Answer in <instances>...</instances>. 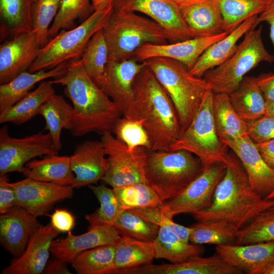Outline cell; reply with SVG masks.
<instances>
[{
  "label": "cell",
  "instance_id": "obj_41",
  "mask_svg": "<svg viewBox=\"0 0 274 274\" xmlns=\"http://www.w3.org/2000/svg\"><path fill=\"white\" fill-rule=\"evenodd\" d=\"M126 210L159 207L163 204L156 192L146 183H135L113 188Z\"/></svg>",
  "mask_w": 274,
  "mask_h": 274
},
{
  "label": "cell",
  "instance_id": "obj_50",
  "mask_svg": "<svg viewBox=\"0 0 274 274\" xmlns=\"http://www.w3.org/2000/svg\"><path fill=\"white\" fill-rule=\"evenodd\" d=\"M256 78L266 101H274V74H262Z\"/></svg>",
  "mask_w": 274,
  "mask_h": 274
},
{
  "label": "cell",
  "instance_id": "obj_49",
  "mask_svg": "<svg viewBox=\"0 0 274 274\" xmlns=\"http://www.w3.org/2000/svg\"><path fill=\"white\" fill-rule=\"evenodd\" d=\"M50 223L59 232L68 233L75 225V218L65 209H56L51 216Z\"/></svg>",
  "mask_w": 274,
  "mask_h": 274
},
{
  "label": "cell",
  "instance_id": "obj_12",
  "mask_svg": "<svg viewBox=\"0 0 274 274\" xmlns=\"http://www.w3.org/2000/svg\"><path fill=\"white\" fill-rule=\"evenodd\" d=\"M226 169V165L222 163L205 167L201 174L184 190L158 207L160 211L167 217L173 218L180 214H193L208 208Z\"/></svg>",
  "mask_w": 274,
  "mask_h": 274
},
{
  "label": "cell",
  "instance_id": "obj_28",
  "mask_svg": "<svg viewBox=\"0 0 274 274\" xmlns=\"http://www.w3.org/2000/svg\"><path fill=\"white\" fill-rule=\"evenodd\" d=\"M22 174L25 178L60 185H71L75 178L70 156L58 154L30 160L26 163Z\"/></svg>",
  "mask_w": 274,
  "mask_h": 274
},
{
  "label": "cell",
  "instance_id": "obj_40",
  "mask_svg": "<svg viewBox=\"0 0 274 274\" xmlns=\"http://www.w3.org/2000/svg\"><path fill=\"white\" fill-rule=\"evenodd\" d=\"M94 11L90 0H61L59 11L49 30V39L54 37L61 29L75 27L76 20L83 22Z\"/></svg>",
  "mask_w": 274,
  "mask_h": 274
},
{
  "label": "cell",
  "instance_id": "obj_22",
  "mask_svg": "<svg viewBox=\"0 0 274 274\" xmlns=\"http://www.w3.org/2000/svg\"><path fill=\"white\" fill-rule=\"evenodd\" d=\"M37 219L19 206L1 214V244L14 258L25 250L32 233L40 224Z\"/></svg>",
  "mask_w": 274,
  "mask_h": 274
},
{
  "label": "cell",
  "instance_id": "obj_36",
  "mask_svg": "<svg viewBox=\"0 0 274 274\" xmlns=\"http://www.w3.org/2000/svg\"><path fill=\"white\" fill-rule=\"evenodd\" d=\"M116 245H106L83 251L71 262L78 274H114Z\"/></svg>",
  "mask_w": 274,
  "mask_h": 274
},
{
  "label": "cell",
  "instance_id": "obj_54",
  "mask_svg": "<svg viewBox=\"0 0 274 274\" xmlns=\"http://www.w3.org/2000/svg\"><path fill=\"white\" fill-rule=\"evenodd\" d=\"M115 0H91L94 10L104 5H113Z\"/></svg>",
  "mask_w": 274,
  "mask_h": 274
},
{
  "label": "cell",
  "instance_id": "obj_21",
  "mask_svg": "<svg viewBox=\"0 0 274 274\" xmlns=\"http://www.w3.org/2000/svg\"><path fill=\"white\" fill-rule=\"evenodd\" d=\"M216 253L228 264L248 274H261L274 261V241L216 246Z\"/></svg>",
  "mask_w": 274,
  "mask_h": 274
},
{
  "label": "cell",
  "instance_id": "obj_5",
  "mask_svg": "<svg viewBox=\"0 0 274 274\" xmlns=\"http://www.w3.org/2000/svg\"><path fill=\"white\" fill-rule=\"evenodd\" d=\"M144 61L170 98L182 133L196 113L209 88L208 83L204 78L191 74L184 65L175 60L155 57Z\"/></svg>",
  "mask_w": 274,
  "mask_h": 274
},
{
  "label": "cell",
  "instance_id": "obj_55",
  "mask_svg": "<svg viewBox=\"0 0 274 274\" xmlns=\"http://www.w3.org/2000/svg\"><path fill=\"white\" fill-rule=\"evenodd\" d=\"M265 115L274 118V101H266Z\"/></svg>",
  "mask_w": 274,
  "mask_h": 274
},
{
  "label": "cell",
  "instance_id": "obj_39",
  "mask_svg": "<svg viewBox=\"0 0 274 274\" xmlns=\"http://www.w3.org/2000/svg\"><path fill=\"white\" fill-rule=\"evenodd\" d=\"M225 31L231 32L248 18L262 13L272 0H218Z\"/></svg>",
  "mask_w": 274,
  "mask_h": 274
},
{
  "label": "cell",
  "instance_id": "obj_42",
  "mask_svg": "<svg viewBox=\"0 0 274 274\" xmlns=\"http://www.w3.org/2000/svg\"><path fill=\"white\" fill-rule=\"evenodd\" d=\"M274 241V206L257 215L238 229L235 244Z\"/></svg>",
  "mask_w": 274,
  "mask_h": 274
},
{
  "label": "cell",
  "instance_id": "obj_20",
  "mask_svg": "<svg viewBox=\"0 0 274 274\" xmlns=\"http://www.w3.org/2000/svg\"><path fill=\"white\" fill-rule=\"evenodd\" d=\"M70 158L75 175L71 185L73 188L89 186L102 179L107 167V158L101 140H87L77 145Z\"/></svg>",
  "mask_w": 274,
  "mask_h": 274
},
{
  "label": "cell",
  "instance_id": "obj_43",
  "mask_svg": "<svg viewBox=\"0 0 274 274\" xmlns=\"http://www.w3.org/2000/svg\"><path fill=\"white\" fill-rule=\"evenodd\" d=\"M112 133L119 141L124 143L131 153L144 148L151 151L152 144L149 136L142 122L123 116L116 121Z\"/></svg>",
  "mask_w": 274,
  "mask_h": 274
},
{
  "label": "cell",
  "instance_id": "obj_35",
  "mask_svg": "<svg viewBox=\"0 0 274 274\" xmlns=\"http://www.w3.org/2000/svg\"><path fill=\"white\" fill-rule=\"evenodd\" d=\"M192 226L190 242L197 245L235 244L239 229L233 223L225 219L198 221Z\"/></svg>",
  "mask_w": 274,
  "mask_h": 274
},
{
  "label": "cell",
  "instance_id": "obj_25",
  "mask_svg": "<svg viewBox=\"0 0 274 274\" xmlns=\"http://www.w3.org/2000/svg\"><path fill=\"white\" fill-rule=\"evenodd\" d=\"M179 7L184 21L195 37L213 36L225 32L218 0H200Z\"/></svg>",
  "mask_w": 274,
  "mask_h": 274
},
{
  "label": "cell",
  "instance_id": "obj_44",
  "mask_svg": "<svg viewBox=\"0 0 274 274\" xmlns=\"http://www.w3.org/2000/svg\"><path fill=\"white\" fill-rule=\"evenodd\" d=\"M121 236L153 242L156 238L159 226L129 210H125L113 225Z\"/></svg>",
  "mask_w": 274,
  "mask_h": 274
},
{
  "label": "cell",
  "instance_id": "obj_14",
  "mask_svg": "<svg viewBox=\"0 0 274 274\" xmlns=\"http://www.w3.org/2000/svg\"><path fill=\"white\" fill-rule=\"evenodd\" d=\"M113 8L147 15L166 31L171 43L196 38L172 0H115Z\"/></svg>",
  "mask_w": 274,
  "mask_h": 274
},
{
  "label": "cell",
  "instance_id": "obj_48",
  "mask_svg": "<svg viewBox=\"0 0 274 274\" xmlns=\"http://www.w3.org/2000/svg\"><path fill=\"white\" fill-rule=\"evenodd\" d=\"M16 206H17L16 193L9 184L7 174L0 176L1 214Z\"/></svg>",
  "mask_w": 274,
  "mask_h": 274
},
{
  "label": "cell",
  "instance_id": "obj_37",
  "mask_svg": "<svg viewBox=\"0 0 274 274\" xmlns=\"http://www.w3.org/2000/svg\"><path fill=\"white\" fill-rule=\"evenodd\" d=\"M80 59L87 74L101 89L109 61V49L102 29L93 36Z\"/></svg>",
  "mask_w": 274,
  "mask_h": 274
},
{
  "label": "cell",
  "instance_id": "obj_38",
  "mask_svg": "<svg viewBox=\"0 0 274 274\" xmlns=\"http://www.w3.org/2000/svg\"><path fill=\"white\" fill-rule=\"evenodd\" d=\"M98 199L100 206L93 213L85 216L88 228L95 226H113L115 221L126 210L115 195L113 189L105 185H89Z\"/></svg>",
  "mask_w": 274,
  "mask_h": 274
},
{
  "label": "cell",
  "instance_id": "obj_23",
  "mask_svg": "<svg viewBox=\"0 0 274 274\" xmlns=\"http://www.w3.org/2000/svg\"><path fill=\"white\" fill-rule=\"evenodd\" d=\"M121 235L114 226H95L79 235L71 231L63 238L54 240L50 253L54 257L71 263L79 253L106 245H116Z\"/></svg>",
  "mask_w": 274,
  "mask_h": 274
},
{
  "label": "cell",
  "instance_id": "obj_26",
  "mask_svg": "<svg viewBox=\"0 0 274 274\" xmlns=\"http://www.w3.org/2000/svg\"><path fill=\"white\" fill-rule=\"evenodd\" d=\"M67 62L47 70H41L31 73L26 71L10 82L0 85V114L26 95L38 83L48 78H57L66 72Z\"/></svg>",
  "mask_w": 274,
  "mask_h": 274
},
{
  "label": "cell",
  "instance_id": "obj_8",
  "mask_svg": "<svg viewBox=\"0 0 274 274\" xmlns=\"http://www.w3.org/2000/svg\"><path fill=\"white\" fill-rule=\"evenodd\" d=\"M262 30L260 25L248 31L229 58L204 74L203 78L215 94L230 93L238 87L246 74L260 62L274 61V56L264 45Z\"/></svg>",
  "mask_w": 274,
  "mask_h": 274
},
{
  "label": "cell",
  "instance_id": "obj_10",
  "mask_svg": "<svg viewBox=\"0 0 274 274\" xmlns=\"http://www.w3.org/2000/svg\"><path fill=\"white\" fill-rule=\"evenodd\" d=\"M107 158V167L102 180L113 188L146 183L144 167L148 152L144 148L131 153L112 132L101 135Z\"/></svg>",
  "mask_w": 274,
  "mask_h": 274
},
{
  "label": "cell",
  "instance_id": "obj_27",
  "mask_svg": "<svg viewBox=\"0 0 274 274\" xmlns=\"http://www.w3.org/2000/svg\"><path fill=\"white\" fill-rule=\"evenodd\" d=\"M38 0H0L1 42L32 31L33 7Z\"/></svg>",
  "mask_w": 274,
  "mask_h": 274
},
{
  "label": "cell",
  "instance_id": "obj_31",
  "mask_svg": "<svg viewBox=\"0 0 274 274\" xmlns=\"http://www.w3.org/2000/svg\"><path fill=\"white\" fill-rule=\"evenodd\" d=\"M52 80H43L33 91L0 114V123H12L16 125L23 124L38 115L40 107L55 94Z\"/></svg>",
  "mask_w": 274,
  "mask_h": 274
},
{
  "label": "cell",
  "instance_id": "obj_47",
  "mask_svg": "<svg viewBox=\"0 0 274 274\" xmlns=\"http://www.w3.org/2000/svg\"><path fill=\"white\" fill-rule=\"evenodd\" d=\"M248 135L255 143L274 139V118L263 116L247 122Z\"/></svg>",
  "mask_w": 274,
  "mask_h": 274
},
{
  "label": "cell",
  "instance_id": "obj_30",
  "mask_svg": "<svg viewBox=\"0 0 274 274\" xmlns=\"http://www.w3.org/2000/svg\"><path fill=\"white\" fill-rule=\"evenodd\" d=\"M228 94L233 108L247 123L265 115L266 100L256 78L245 76L238 87Z\"/></svg>",
  "mask_w": 274,
  "mask_h": 274
},
{
  "label": "cell",
  "instance_id": "obj_46",
  "mask_svg": "<svg viewBox=\"0 0 274 274\" xmlns=\"http://www.w3.org/2000/svg\"><path fill=\"white\" fill-rule=\"evenodd\" d=\"M129 210L159 226H167L170 227L176 231L184 242L190 243V238L193 230L192 226L186 227L175 222L173 218L164 215L158 207L135 209Z\"/></svg>",
  "mask_w": 274,
  "mask_h": 274
},
{
  "label": "cell",
  "instance_id": "obj_52",
  "mask_svg": "<svg viewBox=\"0 0 274 274\" xmlns=\"http://www.w3.org/2000/svg\"><path fill=\"white\" fill-rule=\"evenodd\" d=\"M65 261L55 257L54 259L48 262L43 273L46 274H71L72 273L67 266Z\"/></svg>",
  "mask_w": 274,
  "mask_h": 274
},
{
  "label": "cell",
  "instance_id": "obj_16",
  "mask_svg": "<svg viewBox=\"0 0 274 274\" xmlns=\"http://www.w3.org/2000/svg\"><path fill=\"white\" fill-rule=\"evenodd\" d=\"M228 34L225 31L213 36L196 37L169 44H146L140 47L132 58L140 62L155 57L169 58L180 62L190 70L210 46Z\"/></svg>",
  "mask_w": 274,
  "mask_h": 274
},
{
  "label": "cell",
  "instance_id": "obj_51",
  "mask_svg": "<svg viewBox=\"0 0 274 274\" xmlns=\"http://www.w3.org/2000/svg\"><path fill=\"white\" fill-rule=\"evenodd\" d=\"M255 145L265 162L274 171V139L256 143Z\"/></svg>",
  "mask_w": 274,
  "mask_h": 274
},
{
  "label": "cell",
  "instance_id": "obj_15",
  "mask_svg": "<svg viewBox=\"0 0 274 274\" xmlns=\"http://www.w3.org/2000/svg\"><path fill=\"white\" fill-rule=\"evenodd\" d=\"M9 184L15 191L17 206L36 218L46 215L55 204L71 198L73 194L74 188L71 185H60L28 178Z\"/></svg>",
  "mask_w": 274,
  "mask_h": 274
},
{
  "label": "cell",
  "instance_id": "obj_56",
  "mask_svg": "<svg viewBox=\"0 0 274 274\" xmlns=\"http://www.w3.org/2000/svg\"><path fill=\"white\" fill-rule=\"evenodd\" d=\"M261 274H274V261L265 268Z\"/></svg>",
  "mask_w": 274,
  "mask_h": 274
},
{
  "label": "cell",
  "instance_id": "obj_32",
  "mask_svg": "<svg viewBox=\"0 0 274 274\" xmlns=\"http://www.w3.org/2000/svg\"><path fill=\"white\" fill-rule=\"evenodd\" d=\"M159 227L158 235L153 242L155 258L165 259L171 263H179L201 256L203 253V249L201 245L184 242L169 226Z\"/></svg>",
  "mask_w": 274,
  "mask_h": 274
},
{
  "label": "cell",
  "instance_id": "obj_19",
  "mask_svg": "<svg viewBox=\"0 0 274 274\" xmlns=\"http://www.w3.org/2000/svg\"><path fill=\"white\" fill-rule=\"evenodd\" d=\"M241 161L253 188L266 198L274 191V171L265 162L248 136L222 141Z\"/></svg>",
  "mask_w": 274,
  "mask_h": 274
},
{
  "label": "cell",
  "instance_id": "obj_4",
  "mask_svg": "<svg viewBox=\"0 0 274 274\" xmlns=\"http://www.w3.org/2000/svg\"><path fill=\"white\" fill-rule=\"evenodd\" d=\"M102 29L108 47L109 60L128 59L144 44L169 41L167 32L159 24L128 10L113 8Z\"/></svg>",
  "mask_w": 274,
  "mask_h": 274
},
{
  "label": "cell",
  "instance_id": "obj_24",
  "mask_svg": "<svg viewBox=\"0 0 274 274\" xmlns=\"http://www.w3.org/2000/svg\"><path fill=\"white\" fill-rule=\"evenodd\" d=\"M258 15L254 16L244 21L224 38L210 46L198 58L193 67L189 70L192 75L201 77L211 68L218 66L235 52L237 42L250 30L259 24Z\"/></svg>",
  "mask_w": 274,
  "mask_h": 274
},
{
  "label": "cell",
  "instance_id": "obj_3",
  "mask_svg": "<svg viewBox=\"0 0 274 274\" xmlns=\"http://www.w3.org/2000/svg\"><path fill=\"white\" fill-rule=\"evenodd\" d=\"M135 119L142 122L152 144L151 151H169L180 138L181 127L175 106L146 65L133 84Z\"/></svg>",
  "mask_w": 274,
  "mask_h": 274
},
{
  "label": "cell",
  "instance_id": "obj_6",
  "mask_svg": "<svg viewBox=\"0 0 274 274\" xmlns=\"http://www.w3.org/2000/svg\"><path fill=\"white\" fill-rule=\"evenodd\" d=\"M204 168L201 160L186 150L150 151L144 176L164 202L181 193Z\"/></svg>",
  "mask_w": 274,
  "mask_h": 274
},
{
  "label": "cell",
  "instance_id": "obj_57",
  "mask_svg": "<svg viewBox=\"0 0 274 274\" xmlns=\"http://www.w3.org/2000/svg\"><path fill=\"white\" fill-rule=\"evenodd\" d=\"M178 6L195 2L200 0H172Z\"/></svg>",
  "mask_w": 274,
  "mask_h": 274
},
{
  "label": "cell",
  "instance_id": "obj_45",
  "mask_svg": "<svg viewBox=\"0 0 274 274\" xmlns=\"http://www.w3.org/2000/svg\"><path fill=\"white\" fill-rule=\"evenodd\" d=\"M61 0H38L32 13L33 30L41 47L49 42L48 32L60 8Z\"/></svg>",
  "mask_w": 274,
  "mask_h": 274
},
{
  "label": "cell",
  "instance_id": "obj_9",
  "mask_svg": "<svg viewBox=\"0 0 274 274\" xmlns=\"http://www.w3.org/2000/svg\"><path fill=\"white\" fill-rule=\"evenodd\" d=\"M214 95L209 88L190 125L170 150L191 152L201 160L204 167L217 163L227 165L232 156L216 130L213 114Z\"/></svg>",
  "mask_w": 274,
  "mask_h": 274
},
{
  "label": "cell",
  "instance_id": "obj_1",
  "mask_svg": "<svg viewBox=\"0 0 274 274\" xmlns=\"http://www.w3.org/2000/svg\"><path fill=\"white\" fill-rule=\"evenodd\" d=\"M64 87L73 104V115L67 129L76 137L90 132H112L121 114L114 101L86 73L80 59L67 62L65 73L52 80Z\"/></svg>",
  "mask_w": 274,
  "mask_h": 274
},
{
  "label": "cell",
  "instance_id": "obj_11",
  "mask_svg": "<svg viewBox=\"0 0 274 274\" xmlns=\"http://www.w3.org/2000/svg\"><path fill=\"white\" fill-rule=\"evenodd\" d=\"M48 132H39L22 138L11 136L7 125L0 129V176L23 173L27 162L38 157L58 154Z\"/></svg>",
  "mask_w": 274,
  "mask_h": 274
},
{
  "label": "cell",
  "instance_id": "obj_34",
  "mask_svg": "<svg viewBox=\"0 0 274 274\" xmlns=\"http://www.w3.org/2000/svg\"><path fill=\"white\" fill-rule=\"evenodd\" d=\"M38 115L45 120V130L50 134L53 145L59 151L62 148L61 132L67 130L73 115V106L61 95L55 94L39 108Z\"/></svg>",
  "mask_w": 274,
  "mask_h": 274
},
{
  "label": "cell",
  "instance_id": "obj_2",
  "mask_svg": "<svg viewBox=\"0 0 274 274\" xmlns=\"http://www.w3.org/2000/svg\"><path fill=\"white\" fill-rule=\"evenodd\" d=\"M273 206V199L263 198L253 188L243 164L234 154L217 186L211 206L192 215L198 221L227 220L239 229Z\"/></svg>",
  "mask_w": 274,
  "mask_h": 274
},
{
  "label": "cell",
  "instance_id": "obj_7",
  "mask_svg": "<svg viewBox=\"0 0 274 274\" xmlns=\"http://www.w3.org/2000/svg\"><path fill=\"white\" fill-rule=\"evenodd\" d=\"M113 10V5H104L78 26L61 29L42 47L28 68L31 73L50 70L72 59L81 58L93 36L102 29Z\"/></svg>",
  "mask_w": 274,
  "mask_h": 274
},
{
  "label": "cell",
  "instance_id": "obj_53",
  "mask_svg": "<svg viewBox=\"0 0 274 274\" xmlns=\"http://www.w3.org/2000/svg\"><path fill=\"white\" fill-rule=\"evenodd\" d=\"M258 22H266L269 26V37L274 46V0L269 6L258 15Z\"/></svg>",
  "mask_w": 274,
  "mask_h": 274
},
{
  "label": "cell",
  "instance_id": "obj_33",
  "mask_svg": "<svg viewBox=\"0 0 274 274\" xmlns=\"http://www.w3.org/2000/svg\"><path fill=\"white\" fill-rule=\"evenodd\" d=\"M154 258L153 242L121 236L116 244L114 273L118 270L152 263Z\"/></svg>",
  "mask_w": 274,
  "mask_h": 274
},
{
  "label": "cell",
  "instance_id": "obj_58",
  "mask_svg": "<svg viewBox=\"0 0 274 274\" xmlns=\"http://www.w3.org/2000/svg\"><path fill=\"white\" fill-rule=\"evenodd\" d=\"M266 199H274V191L270 194L266 198Z\"/></svg>",
  "mask_w": 274,
  "mask_h": 274
},
{
  "label": "cell",
  "instance_id": "obj_29",
  "mask_svg": "<svg viewBox=\"0 0 274 274\" xmlns=\"http://www.w3.org/2000/svg\"><path fill=\"white\" fill-rule=\"evenodd\" d=\"M213 114L217 133L222 141L248 135L247 123L233 108L228 94L214 93Z\"/></svg>",
  "mask_w": 274,
  "mask_h": 274
},
{
  "label": "cell",
  "instance_id": "obj_17",
  "mask_svg": "<svg viewBox=\"0 0 274 274\" xmlns=\"http://www.w3.org/2000/svg\"><path fill=\"white\" fill-rule=\"evenodd\" d=\"M42 48L32 31L6 40L0 45V85L30 67Z\"/></svg>",
  "mask_w": 274,
  "mask_h": 274
},
{
  "label": "cell",
  "instance_id": "obj_18",
  "mask_svg": "<svg viewBox=\"0 0 274 274\" xmlns=\"http://www.w3.org/2000/svg\"><path fill=\"white\" fill-rule=\"evenodd\" d=\"M59 232L51 223L39 224L32 233L25 250L14 258L2 274H40L48 262L50 248Z\"/></svg>",
  "mask_w": 274,
  "mask_h": 274
},
{
  "label": "cell",
  "instance_id": "obj_59",
  "mask_svg": "<svg viewBox=\"0 0 274 274\" xmlns=\"http://www.w3.org/2000/svg\"><path fill=\"white\" fill-rule=\"evenodd\" d=\"M273 200H274V199H273Z\"/></svg>",
  "mask_w": 274,
  "mask_h": 274
},
{
  "label": "cell",
  "instance_id": "obj_13",
  "mask_svg": "<svg viewBox=\"0 0 274 274\" xmlns=\"http://www.w3.org/2000/svg\"><path fill=\"white\" fill-rule=\"evenodd\" d=\"M145 61L133 58L120 61L109 60L101 89L118 108L122 115L136 119L133 84L137 75L145 66Z\"/></svg>",
  "mask_w": 274,
  "mask_h": 274
}]
</instances>
